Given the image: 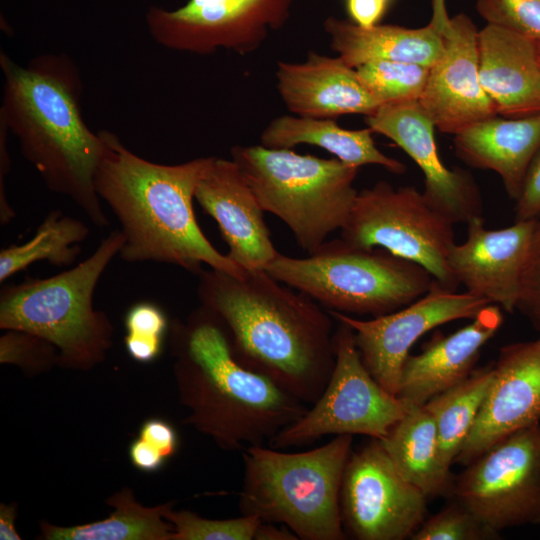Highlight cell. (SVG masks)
Instances as JSON below:
<instances>
[{"label":"cell","instance_id":"obj_1","mask_svg":"<svg viewBox=\"0 0 540 540\" xmlns=\"http://www.w3.org/2000/svg\"><path fill=\"white\" fill-rule=\"evenodd\" d=\"M198 277L202 307L222 322L234 357L303 403H315L336 360L328 310L265 270L236 277L210 268Z\"/></svg>","mask_w":540,"mask_h":540},{"label":"cell","instance_id":"obj_2","mask_svg":"<svg viewBox=\"0 0 540 540\" xmlns=\"http://www.w3.org/2000/svg\"><path fill=\"white\" fill-rule=\"evenodd\" d=\"M100 133L104 147L95 188L120 223L123 261L170 264L196 275L203 265L236 277L245 274L209 242L194 214L196 188L213 156L154 163L128 149L116 134Z\"/></svg>","mask_w":540,"mask_h":540},{"label":"cell","instance_id":"obj_3","mask_svg":"<svg viewBox=\"0 0 540 540\" xmlns=\"http://www.w3.org/2000/svg\"><path fill=\"white\" fill-rule=\"evenodd\" d=\"M0 66V123L50 191L71 199L95 226L108 227L95 188L104 143L82 116L76 64L66 54L49 53L22 66L1 52Z\"/></svg>","mask_w":540,"mask_h":540},{"label":"cell","instance_id":"obj_4","mask_svg":"<svg viewBox=\"0 0 540 540\" xmlns=\"http://www.w3.org/2000/svg\"><path fill=\"white\" fill-rule=\"evenodd\" d=\"M175 334L188 422L222 448L264 445L307 412V404L234 357L222 322L208 309L194 312Z\"/></svg>","mask_w":540,"mask_h":540},{"label":"cell","instance_id":"obj_5","mask_svg":"<svg viewBox=\"0 0 540 540\" xmlns=\"http://www.w3.org/2000/svg\"><path fill=\"white\" fill-rule=\"evenodd\" d=\"M353 435L303 452L250 446L243 451L242 515L288 527L302 540H343L340 488Z\"/></svg>","mask_w":540,"mask_h":540},{"label":"cell","instance_id":"obj_6","mask_svg":"<svg viewBox=\"0 0 540 540\" xmlns=\"http://www.w3.org/2000/svg\"><path fill=\"white\" fill-rule=\"evenodd\" d=\"M124 244L111 231L95 251L76 266L47 278L28 277L0 291V328L40 336L59 352L67 366L91 367L111 345L112 325L93 306L97 284Z\"/></svg>","mask_w":540,"mask_h":540},{"label":"cell","instance_id":"obj_7","mask_svg":"<svg viewBox=\"0 0 540 540\" xmlns=\"http://www.w3.org/2000/svg\"><path fill=\"white\" fill-rule=\"evenodd\" d=\"M264 270L328 310L371 317L409 305L435 283L413 261L342 238L326 241L306 258L279 253Z\"/></svg>","mask_w":540,"mask_h":540},{"label":"cell","instance_id":"obj_8","mask_svg":"<svg viewBox=\"0 0 540 540\" xmlns=\"http://www.w3.org/2000/svg\"><path fill=\"white\" fill-rule=\"evenodd\" d=\"M230 154L262 209L281 219L308 254L345 226L358 193V167L261 144L236 145Z\"/></svg>","mask_w":540,"mask_h":540},{"label":"cell","instance_id":"obj_9","mask_svg":"<svg viewBox=\"0 0 540 540\" xmlns=\"http://www.w3.org/2000/svg\"><path fill=\"white\" fill-rule=\"evenodd\" d=\"M341 238L421 265L444 290L456 292L460 285L448 263L453 224L412 186L394 188L380 180L358 192Z\"/></svg>","mask_w":540,"mask_h":540},{"label":"cell","instance_id":"obj_10","mask_svg":"<svg viewBox=\"0 0 540 540\" xmlns=\"http://www.w3.org/2000/svg\"><path fill=\"white\" fill-rule=\"evenodd\" d=\"M336 321L335 366L324 391L301 418L269 442L271 447L305 446L328 435L359 434L381 440L409 410L366 369L353 329Z\"/></svg>","mask_w":540,"mask_h":540},{"label":"cell","instance_id":"obj_11","mask_svg":"<svg viewBox=\"0 0 540 540\" xmlns=\"http://www.w3.org/2000/svg\"><path fill=\"white\" fill-rule=\"evenodd\" d=\"M454 477L451 497L497 532L540 525V423L505 436Z\"/></svg>","mask_w":540,"mask_h":540},{"label":"cell","instance_id":"obj_12","mask_svg":"<svg viewBox=\"0 0 540 540\" xmlns=\"http://www.w3.org/2000/svg\"><path fill=\"white\" fill-rule=\"evenodd\" d=\"M293 0H188L173 10L151 6L150 36L165 48L199 55L255 52L290 17Z\"/></svg>","mask_w":540,"mask_h":540},{"label":"cell","instance_id":"obj_13","mask_svg":"<svg viewBox=\"0 0 540 540\" xmlns=\"http://www.w3.org/2000/svg\"><path fill=\"white\" fill-rule=\"evenodd\" d=\"M427 497L396 469L380 440L352 451L341 482L344 532L357 540L411 538L427 515Z\"/></svg>","mask_w":540,"mask_h":540},{"label":"cell","instance_id":"obj_14","mask_svg":"<svg viewBox=\"0 0 540 540\" xmlns=\"http://www.w3.org/2000/svg\"><path fill=\"white\" fill-rule=\"evenodd\" d=\"M489 301L468 292L456 293L436 283L422 297L392 313L361 320L328 310L334 320L348 324L361 360L372 377L397 395L403 365L410 349L424 334L460 319H473Z\"/></svg>","mask_w":540,"mask_h":540},{"label":"cell","instance_id":"obj_15","mask_svg":"<svg viewBox=\"0 0 540 540\" xmlns=\"http://www.w3.org/2000/svg\"><path fill=\"white\" fill-rule=\"evenodd\" d=\"M364 120L373 132L392 140L418 165L424 175L423 196L434 210L453 225L482 217L478 184L470 172L449 169L442 163L435 126L418 101L381 105Z\"/></svg>","mask_w":540,"mask_h":540},{"label":"cell","instance_id":"obj_16","mask_svg":"<svg viewBox=\"0 0 540 540\" xmlns=\"http://www.w3.org/2000/svg\"><path fill=\"white\" fill-rule=\"evenodd\" d=\"M493 377L454 464L467 465L510 433L540 423V336L500 348Z\"/></svg>","mask_w":540,"mask_h":540},{"label":"cell","instance_id":"obj_17","mask_svg":"<svg viewBox=\"0 0 540 540\" xmlns=\"http://www.w3.org/2000/svg\"><path fill=\"white\" fill-rule=\"evenodd\" d=\"M535 220H519L501 229H487L483 217L471 219L467 238L448 255L451 271L466 292L513 313L529 253Z\"/></svg>","mask_w":540,"mask_h":540},{"label":"cell","instance_id":"obj_18","mask_svg":"<svg viewBox=\"0 0 540 540\" xmlns=\"http://www.w3.org/2000/svg\"><path fill=\"white\" fill-rule=\"evenodd\" d=\"M450 22L443 36L444 52L430 67L418 102L435 128L456 135L498 114L479 80V30L464 13L451 17Z\"/></svg>","mask_w":540,"mask_h":540},{"label":"cell","instance_id":"obj_19","mask_svg":"<svg viewBox=\"0 0 540 540\" xmlns=\"http://www.w3.org/2000/svg\"><path fill=\"white\" fill-rule=\"evenodd\" d=\"M195 199L218 224L226 254L243 270H264L279 252L265 223V212L232 159L213 156L200 179Z\"/></svg>","mask_w":540,"mask_h":540},{"label":"cell","instance_id":"obj_20","mask_svg":"<svg viewBox=\"0 0 540 540\" xmlns=\"http://www.w3.org/2000/svg\"><path fill=\"white\" fill-rule=\"evenodd\" d=\"M503 320L502 309L489 304L458 331L449 335L436 331L419 354L408 355L397 396L408 407H419L466 380Z\"/></svg>","mask_w":540,"mask_h":540},{"label":"cell","instance_id":"obj_21","mask_svg":"<svg viewBox=\"0 0 540 540\" xmlns=\"http://www.w3.org/2000/svg\"><path fill=\"white\" fill-rule=\"evenodd\" d=\"M276 87L294 115L335 119L347 114H374L380 104L370 95L357 75L339 56L309 51L303 62L279 61Z\"/></svg>","mask_w":540,"mask_h":540},{"label":"cell","instance_id":"obj_22","mask_svg":"<svg viewBox=\"0 0 540 540\" xmlns=\"http://www.w3.org/2000/svg\"><path fill=\"white\" fill-rule=\"evenodd\" d=\"M477 51L480 84L498 115L540 113L539 42L487 24L478 31Z\"/></svg>","mask_w":540,"mask_h":540},{"label":"cell","instance_id":"obj_23","mask_svg":"<svg viewBox=\"0 0 540 540\" xmlns=\"http://www.w3.org/2000/svg\"><path fill=\"white\" fill-rule=\"evenodd\" d=\"M453 143L461 161L497 173L509 197L516 200L540 151V113L521 118L493 116L454 135Z\"/></svg>","mask_w":540,"mask_h":540},{"label":"cell","instance_id":"obj_24","mask_svg":"<svg viewBox=\"0 0 540 540\" xmlns=\"http://www.w3.org/2000/svg\"><path fill=\"white\" fill-rule=\"evenodd\" d=\"M323 28L331 49L354 69L380 60L431 67L445 48L444 37L430 23L420 28L391 24L362 27L350 19L329 16Z\"/></svg>","mask_w":540,"mask_h":540},{"label":"cell","instance_id":"obj_25","mask_svg":"<svg viewBox=\"0 0 540 540\" xmlns=\"http://www.w3.org/2000/svg\"><path fill=\"white\" fill-rule=\"evenodd\" d=\"M372 133L369 127L359 130L342 128L335 119L282 115L267 124L261 132L260 142L272 149L315 145L351 166L379 165L393 174H403L406 171L404 163L382 153Z\"/></svg>","mask_w":540,"mask_h":540},{"label":"cell","instance_id":"obj_26","mask_svg":"<svg viewBox=\"0 0 540 540\" xmlns=\"http://www.w3.org/2000/svg\"><path fill=\"white\" fill-rule=\"evenodd\" d=\"M398 472L427 498L451 497L454 476L441 459L433 417L410 407L380 440Z\"/></svg>","mask_w":540,"mask_h":540},{"label":"cell","instance_id":"obj_27","mask_svg":"<svg viewBox=\"0 0 540 540\" xmlns=\"http://www.w3.org/2000/svg\"><path fill=\"white\" fill-rule=\"evenodd\" d=\"M114 507L107 519L73 527L42 525L45 539L49 540H172L173 525L164 521L165 511L171 503L157 507L138 504L129 489L108 499Z\"/></svg>","mask_w":540,"mask_h":540},{"label":"cell","instance_id":"obj_28","mask_svg":"<svg viewBox=\"0 0 540 540\" xmlns=\"http://www.w3.org/2000/svg\"><path fill=\"white\" fill-rule=\"evenodd\" d=\"M493 377V364L475 368L460 384L423 406L434 419L440 455L450 469L472 430Z\"/></svg>","mask_w":540,"mask_h":540},{"label":"cell","instance_id":"obj_29","mask_svg":"<svg viewBox=\"0 0 540 540\" xmlns=\"http://www.w3.org/2000/svg\"><path fill=\"white\" fill-rule=\"evenodd\" d=\"M89 232L88 225L80 219L59 209L50 211L31 239L0 251V283L39 261L57 267L70 266L79 256L81 243Z\"/></svg>","mask_w":540,"mask_h":540},{"label":"cell","instance_id":"obj_30","mask_svg":"<svg viewBox=\"0 0 540 540\" xmlns=\"http://www.w3.org/2000/svg\"><path fill=\"white\" fill-rule=\"evenodd\" d=\"M430 67L410 62L371 61L356 68L359 80L381 105L419 101Z\"/></svg>","mask_w":540,"mask_h":540},{"label":"cell","instance_id":"obj_31","mask_svg":"<svg viewBox=\"0 0 540 540\" xmlns=\"http://www.w3.org/2000/svg\"><path fill=\"white\" fill-rule=\"evenodd\" d=\"M164 517L173 525L172 540H254L261 520L254 515L212 520L190 511H173L170 506Z\"/></svg>","mask_w":540,"mask_h":540},{"label":"cell","instance_id":"obj_32","mask_svg":"<svg viewBox=\"0 0 540 540\" xmlns=\"http://www.w3.org/2000/svg\"><path fill=\"white\" fill-rule=\"evenodd\" d=\"M125 327V347L133 360L149 363L158 358L167 329V317L157 304L141 301L132 305L125 316Z\"/></svg>","mask_w":540,"mask_h":540},{"label":"cell","instance_id":"obj_33","mask_svg":"<svg viewBox=\"0 0 540 540\" xmlns=\"http://www.w3.org/2000/svg\"><path fill=\"white\" fill-rule=\"evenodd\" d=\"M500 533L454 500L422 523L412 540H496Z\"/></svg>","mask_w":540,"mask_h":540},{"label":"cell","instance_id":"obj_34","mask_svg":"<svg viewBox=\"0 0 540 540\" xmlns=\"http://www.w3.org/2000/svg\"><path fill=\"white\" fill-rule=\"evenodd\" d=\"M476 10L487 24L540 42V0H477Z\"/></svg>","mask_w":540,"mask_h":540},{"label":"cell","instance_id":"obj_35","mask_svg":"<svg viewBox=\"0 0 540 540\" xmlns=\"http://www.w3.org/2000/svg\"><path fill=\"white\" fill-rule=\"evenodd\" d=\"M57 348L46 339L21 330H8L0 339L1 363L43 368L59 361Z\"/></svg>","mask_w":540,"mask_h":540},{"label":"cell","instance_id":"obj_36","mask_svg":"<svg viewBox=\"0 0 540 540\" xmlns=\"http://www.w3.org/2000/svg\"><path fill=\"white\" fill-rule=\"evenodd\" d=\"M516 310L540 332V217L535 222Z\"/></svg>","mask_w":540,"mask_h":540},{"label":"cell","instance_id":"obj_37","mask_svg":"<svg viewBox=\"0 0 540 540\" xmlns=\"http://www.w3.org/2000/svg\"><path fill=\"white\" fill-rule=\"evenodd\" d=\"M540 217V151L526 174L522 190L515 200V221Z\"/></svg>","mask_w":540,"mask_h":540},{"label":"cell","instance_id":"obj_38","mask_svg":"<svg viewBox=\"0 0 540 540\" xmlns=\"http://www.w3.org/2000/svg\"><path fill=\"white\" fill-rule=\"evenodd\" d=\"M139 438L159 452L165 459L171 457L178 445L175 429L166 421L150 419L140 429Z\"/></svg>","mask_w":540,"mask_h":540},{"label":"cell","instance_id":"obj_39","mask_svg":"<svg viewBox=\"0 0 540 540\" xmlns=\"http://www.w3.org/2000/svg\"><path fill=\"white\" fill-rule=\"evenodd\" d=\"M391 0H345L348 16L352 22L362 27L379 24Z\"/></svg>","mask_w":540,"mask_h":540},{"label":"cell","instance_id":"obj_40","mask_svg":"<svg viewBox=\"0 0 540 540\" xmlns=\"http://www.w3.org/2000/svg\"><path fill=\"white\" fill-rule=\"evenodd\" d=\"M129 456L132 464L143 472L158 471L166 459L141 438L136 439L130 446Z\"/></svg>","mask_w":540,"mask_h":540},{"label":"cell","instance_id":"obj_41","mask_svg":"<svg viewBox=\"0 0 540 540\" xmlns=\"http://www.w3.org/2000/svg\"><path fill=\"white\" fill-rule=\"evenodd\" d=\"M298 537L286 526L277 527L276 523L262 522L256 529L254 540H297Z\"/></svg>","mask_w":540,"mask_h":540},{"label":"cell","instance_id":"obj_42","mask_svg":"<svg viewBox=\"0 0 540 540\" xmlns=\"http://www.w3.org/2000/svg\"><path fill=\"white\" fill-rule=\"evenodd\" d=\"M432 16L430 24L444 36L450 29V19L448 16L445 0H431Z\"/></svg>","mask_w":540,"mask_h":540},{"label":"cell","instance_id":"obj_43","mask_svg":"<svg viewBox=\"0 0 540 540\" xmlns=\"http://www.w3.org/2000/svg\"><path fill=\"white\" fill-rule=\"evenodd\" d=\"M15 510L12 506L2 504L0 507V539L19 540L20 536L14 527Z\"/></svg>","mask_w":540,"mask_h":540},{"label":"cell","instance_id":"obj_44","mask_svg":"<svg viewBox=\"0 0 540 540\" xmlns=\"http://www.w3.org/2000/svg\"><path fill=\"white\" fill-rule=\"evenodd\" d=\"M539 60H540V42H539Z\"/></svg>","mask_w":540,"mask_h":540}]
</instances>
